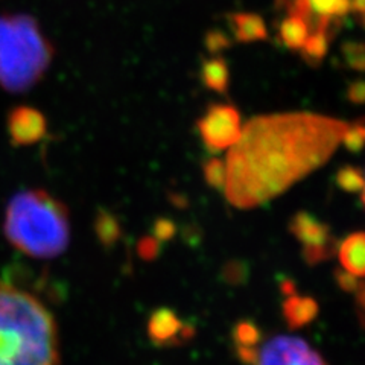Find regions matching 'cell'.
Listing matches in <instances>:
<instances>
[{"mask_svg":"<svg viewBox=\"0 0 365 365\" xmlns=\"http://www.w3.org/2000/svg\"><path fill=\"white\" fill-rule=\"evenodd\" d=\"M192 327H186L174 312L168 309L155 311L148 323V335L158 346L174 344L175 341L192 336Z\"/></svg>","mask_w":365,"mask_h":365,"instance_id":"9c48e42d","label":"cell"},{"mask_svg":"<svg viewBox=\"0 0 365 365\" xmlns=\"http://www.w3.org/2000/svg\"><path fill=\"white\" fill-rule=\"evenodd\" d=\"M291 233L303 245L304 259L319 264L335 253L336 244L329 227L307 213H299L291 221Z\"/></svg>","mask_w":365,"mask_h":365,"instance_id":"8992f818","label":"cell"},{"mask_svg":"<svg viewBox=\"0 0 365 365\" xmlns=\"http://www.w3.org/2000/svg\"><path fill=\"white\" fill-rule=\"evenodd\" d=\"M0 365H60L55 319L38 299L0 282Z\"/></svg>","mask_w":365,"mask_h":365,"instance_id":"7a4b0ae2","label":"cell"},{"mask_svg":"<svg viewBox=\"0 0 365 365\" xmlns=\"http://www.w3.org/2000/svg\"><path fill=\"white\" fill-rule=\"evenodd\" d=\"M11 245L36 259L63 255L71 242L66 205L41 189L21 190L11 198L4 222Z\"/></svg>","mask_w":365,"mask_h":365,"instance_id":"3957f363","label":"cell"},{"mask_svg":"<svg viewBox=\"0 0 365 365\" xmlns=\"http://www.w3.org/2000/svg\"><path fill=\"white\" fill-rule=\"evenodd\" d=\"M362 202L365 204V177H364V181H362Z\"/></svg>","mask_w":365,"mask_h":365,"instance_id":"5bb4252c","label":"cell"},{"mask_svg":"<svg viewBox=\"0 0 365 365\" xmlns=\"http://www.w3.org/2000/svg\"><path fill=\"white\" fill-rule=\"evenodd\" d=\"M53 46L38 21L28 14L0 16V87L23 93L44 76Z\"/></svg>","mask_w":365,"mask_h":365,"instance_id":"277c9868","label":"cell"},{"mask_svg":"<svg viewBox=\"0 0 365 365\" xmlns=\"http://www.w3.org/2000/svg\"><path fill=\"white\" fill-rule=\"evenodd\" d=\"M200 133L212 151H221L237 140L241 134V120L232 107H213L200 122Z\"/></svg>","mask_w":365,"mask_h":365,"instance_id":"52a82bcc","label":"cell"},{"mask_svg":"<svg viewBox=\"0 0 365 365\" xmlns=\"http://www.w3.org/2000/svg\"><path fill=\"white\" fill-rule=\"evenodd\" d=\"M283 312L289 326L299 327L309 323L317 315V303L311 299H304V297L291 295L289 299L284 302Z\"/></svg>","mask_w":365,"mask_h":365,"instance_id":"8fae6325","label":"cell"},{"mask_svg":"<svg viewBox=\"0 0 365 365\" xmlns=\"http://www.w3.org/2000/svg\"><path fill=\"white\" fill-rule=\"evenodd\" d=\"M6 128L14 146H31L41 142L48 134V120L40 110L20 106L8 113Z\"/></svg>","mask_w":365,"mask_h":365,"instance_id":"ba28073f","label":"cell"},{"mask_svg":"<svg viewBox=\"0 0 365 365\" xmlns=\"http://www.w3.org/2000/svg\"><path fill=\"white\" fill-rule=\"evenodd\" d=\"M351 292H355V302H356V311L359 315V319L362 326H365V282L356 283V287L353 288Z\"/></svg>","mask_w":365,"mask_h":365,"instance_id":"4fadbf2b","label":"cell"},{"mask_svg":"<svg viewBox=\"0 0 365 365\" xmlns=\"http://www.w3.org/2000/svg\"><path fill=\"white\" fill-rule=\"evenodd\" d=\"M95 230L98 239L104 245H113L120 237L119 222L106 210H99L95 221Z\"/></svg>","mask_w":365,"mask_h":365,"instance_id":"7c38bea8","label":"cell"},{"mask_svg":"<svg viewBox=\"0 0 365 365\" xmlns=\"http://www.w3.org/2000/svg\"><path fill=\"white\" fill-rule=\"evenodd\" d=\"M250 365H327L324 358L302 338L277 335L257 342Z\"/></svg>","mask_w":365,"mask_h":365,"instance_id":"5b68a950","label":"cell"},{"mask_svg":"<svg viewBox=\"0 0 365 365\" xmlns=\"http://www.w3.org/2000/svg\"><path fill=\"white\" fill-rule=\"evenodd\" d=\"M349 123L314 113L260 116L241 128L222 163L228 202L253 209L323 166L346 142Z\"/></svg>","mask_w":365,"mask_h":365,"instance_id":"6da1fadb","label":"cell"},{"mask_svg":"<svg viewBox=\"0 0 365 365\" xmlns=\"http://www.w3.org/2000/svg\"><path fill=\"white\" fill-rule=\"evenodd\" d=\"M336 250L342 269L356 279L365 277V232L349 235Z\"/></svg>","mask_w":365,"mask_h":365,"instance_id":"30bf717a","label":"cell"}]
</instances>
